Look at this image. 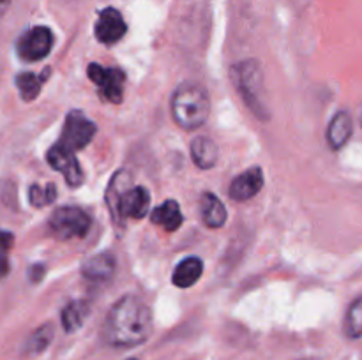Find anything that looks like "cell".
<instances>
[{
	"label": "cell",
	"instance_id": "1",
	"mask_svg": "<svg viewBox=\"0 0 362 360\" xmlns=\"http://www.w3.org/2000/svg\"><path fill=\"white\" fill-rule=\"evenodd\" d=\"M152 334L151 307L134 295L117 300L103 325V339L113 348L144 344Z\"/></svg>",
	"mask_w": 362,
	"mask_h": 360
},
{
	"label": "cell",
	"instance_id": "2",
	"mask_svg": "<svg viewBox=\"0 0 362 360\" xmlns=\"http://www.w3.org/2000/svg\"><path fill=\"white\" fill-rule=\"evenodd\" d=\"M211 112V101L204 87L197 83H184L172 97L173 120L182 129L193 131L205 124Z\"/></svg>",
	"mask_w": 362,
	"mask_h": 360
},
{
	"label": "cell",
	"instance_id": "3",
	"mask_svg": "<svg viewBox=\"0 0 362 360\" xmlns=\"http://www.w3.org/2000/svg\"><path fill=\"white\" fill-rule=\"evenodd\" d=\"M48 224L59 239H81L88 233L90 217L78 207H60L49 215Z\"/></svg>",
	"mask_w": 362,
	"mask_h": 360
},
{
	"label": "cell",
	"instance_id": "4",
	"mask_svg": "<svg viewBox=\"0 0 362 360\" xmlns=\"http://www.w3.org/2000/svg\"><path fill=\"white\" fill-rule=\"evenodd\" d=\"M98 127L94 126L92 120H88L78 109L69 112V115L66 116V124H64L62 136H60V143L66 145L71 150H80L85 148L94 138Z\"/></svg>",
	"mask_w": 362,
	"mask_h": 360
},
{
	"label": "cell",
	"instance_id": "5",
	"mask_svg": "<svg viewBox=\"0 0 362 360\" xmlns=\"http://www.w3.org/2000/svg\"><path fill=\"white\" fill-rule=\"evenodd\" d=\"M88 78L98 85L103 97L110 102L119 104L124 95V83H126V74L117 67H103L99 64H90L87 71Z\"/></svg>",
	"mask_w": 362,
	"mask_h": 360
},
{
	"label": "cell",
	"instance_id": "6",
	"mask_svg": "<svg viewBox=\"0 0 362 360\" xmlns=\"http://www.w3.org/2000/svg\"><path fill=\"white\" fill-rule=\"evenodd\" d=\"M53 48V34L48 27H34L18 39V55L27 62L45 59Z\"/></svg>",
	"mask_w": 362,
	"mask_h": 360
},
{
	"label": "cell",
	"instance_id": "7",
	"mask_svg": "<svg viewBox=\"0 0 362 360\" xmlns=\"http://www.w3.org/2000/svg\"><path fill=\"white\" fill-rule=\"evenodd\" d=\"M46 161L52 166L53 169L60 172L66 179V182L71 187H78L83 182V172L80 168V162H78L74 150L67 148L66 145L57 143L46 154Z\"/></svg>",
	"mask_w": 362,
	"mask_h": 360
},
{
	"label": "cell",
	"instance_id": "8",
	"mask_svg": "<svg viewBox=\"0 0 362 360\" xmlns=\"http://www.w3.org/2000/svg\"><path fill=\"white\" fill-rule=\"evenodd\" d=\"M237 83H239V90L243 92L244 99L247 104L253 108V112H260L264 109V95H262V73L255 62H244L237 66Z\"/></svg>",
	"mask_w": 362,
	"mask_h": 360
},
{
	"label": "cell",
	"instance_id": "9",
	"mask_svg": "<svg viewBox=\"0 0 362 360\" xmlns=\"http://www.w3.org/2000/svg\"><path fill=\"white\" fill-rule=\"evenodd\" d=\"M95 39L103 44H115L126 35L127 25L124 21L122 14L115 7H106L99 13L98 21H95Z\"/></svg>",
	"mask_w": 362,
	"mask_h": 360
},
{
	"label": "cell",
	"instance_id": "10",
	"mask_svg": "<svg viewBox=\"0 0 362 360\" xmlns=\"http://www.w3.org/2000/svg\"><path fill=\"white\" fill-rule=\"evenodd\" d=\"M264 187V172L258 166L246 169L244 173L237 175L230 184V198L235 201H246L251 200L260 193Z\"/></svg>",
	"mask_w": 362,
	"mask_h": 360
},
{
	"label": "cell",
	"instance_id": "11",
	"mask_svg": "<svg viewBox=\"0 0 362 360\" xmlns=\"http://www.w3.org/2000/svg\"><path fill=\"white\" fill-rule=\"evenodd\" d=\"M151 208V194L145 187H131L120 201V217L141 219Z\"/></svg>",
	"mask_w": 362,
	"mask_h": 360
},
{
	"label": "cell",
	"instance_id": "12",
	"mask_svg": "<svg viewBox=\"0 0 362 360\" xmlns=\"http://www.w3.org/2000/svg\"><path fill=\"white\" fill-rule=\"evenodd\" d=\"M81 274L88 281H108L115 274V256L112 253H101L88 258L83 263V267H81Z\"/></svg>",
	"mask_w": 362,
	"mask_h": 360
},
{
	"label": "cell",
	"instance_id": "13",
	"mask_svg": "<svg viewBox=\"0 0 362 360\" xmlns=\"http://www.w3.org/2000/svg\"><path fill=\"white\" fill-rule=\"evenodd\" d=\"M354 131V124H352V116H350L349 112H339L336 113L334 119L331 120L327 129V141L329 147L338 150L341 148L346 141L350 140Z\"/></svg>",
	"mask_w": 362,
	"mask_h": 360
},
{
	"label": "cell",
	"instance_id": "14",
	"mask_svg": "<svg viewBox=\"0 0 362 360\" xmlns=\"http://www.w3.org/2000/svg\"><path fill=\"white\" fill-rule=\"evenodd\" d=\"M151 219L154 224L163 226L166 232H175V229H179L180 224L184 222V215L182 212H180L179 203L173 200H168L165 201V203L159 205V207H156L154 210H152Z\"/></svg>",
	"mask_w": 362,
	"mask_h": 360
},
{
	"label": "cell",
	"instance_id": "15",
	"mask_svg": "<svg viewBox=\"0 0 362 360\" xmlns=\"http://www.w3.org/2000/svg\"><path fill=\"white\" fill-rule=\"evenodd\" d=\"M191 157H193L194 164L202 169L214 168L218 162L219 150L218 145L207 136H200L191 143Z\"/></svg>",
	"mask_w": 362,
	"mask_h": 360
},
{
	"label": "cell",
	"instance_id": "16",
	"mask_svg": "<svg viewBox=\"0 0 362 360\" xmlns=\"http://www.w3.org/2000/svg\"><path fill=\"white\" fill-rule=\"evenodd\" d=\"M200 212L205 226L209 228H221L226 221V208L216 194L205 193L200 198Z\"/></svg>",
	"mask_w": 362,
	"mask_h": 360
},
{
	"label": "cell",
	"instance_id": "17",
	"mask_svg": "<svg viewBox=\"0 0 362 360\" xmlns=\"http://www.w3.org/2000/svg\"><path fill=\"white\" fill-rule=\"evenodd\" d=\"M131 189V175L127 172H119L110 182L108 191H106V201L112 210V215L115 221H120V201L124 194Z\"/></svg>",
	"mask_w": 362,
	"mask_h": 360
},
{
	"label": "cell",
	"instance_id": "18",
	"mask_svg": "<svg viewBox=\"0 0 362 360\" xmlns=\"http://www.w3.org/2000/svg\"><path fill=\"white\" fill-rule=\"evenodd\" d=\"M202 272H204V263H202L200 258H186L173 270V284L179 286V288H189L202 277Z\"/></svg>",
	"mask_w": 362,
	"mask_h": 360
},
{
	"label": "cell",
	"instance_id": "19",
	"mask_svg": "<svg viewBox=\"0 0 362 360\" xmlns=\"http://www.w3.org/2000/svg\"><path fill=\"white\" fill-rule=\"evenodd\" d=\"M90 313V304L85 300H73L62 311V327L66 332H76Z\"/></svg>",
	"mask_w": 362,
	"mask_h": 360
},
{
	"label": "cell",
	"instance_id": "20",
	"mask_svg": "<svg viewBox=\"0 0 362 360\" xmlns=\"http://www.w3.org/2000/svg\"><path fill=\"white\" fill-rule=\"evenodd\" d=\"M52 339H53V327L49 323L42 325V327H39L37 330L27 339V342H25L23 346V352L30 356L39 355V353H42L46 348H48Z\"/></svg>",
	"mask_w": 362,
	"mask_h": 360
},
{
	"label": "cell",
	"instance_id": "21",
	"mask_svg": "<svg viewBox=\"0 0 362 360\" xmlns=\"http://www.w3.org/2000/svg\"><path fill=\"white\" fill-rule=\"evenodd\" d=\"M42 83H45V76H37L34 73H21L16 76L18 90L25 101H32V99L37 97Z\"/></svg>",
	"mask_w": 362,
	"mask_h": 360
},
{
	"label": "cell",
	"instance_id": "22",
	"mask_svg": "<svg viewBox=\"0 0 362 360\" xmlns=\"http://www.w3.org/2000/svg\"><path fill=\"white\" fill-rule=\"evenodd\" d=\"M345 334L350 339L362 337V295L350 306L345 318Z\"/></svg>",
	"mask_w": 362,
	"mask_h": 360
},
{
	"label": "cell",
	"instance_id": "23",
	"mask_svg": "<svg viewBox=\"0 0 362 360\" xmlns=\"http://www.w3.org/2000/svg\"><path fill=\"white\" fill-rule=\"evenodd\" d=\"M57 198V187L55 184H48V186H34L28 189V200H30L32 207H46V205L53 203Z\"/></svg>",
	"mask_w": 362,
	"mask_h": 360
},
{
	"label": "cell",
	"instance_id": "24",
	"mask_svg": "<svg viewBox=\"0 0 362 360\" xmlns=\"http://www.w3.org/2000/svg\"><path fill=\"white\" fill-rule=\"evenodd\" d=\"M41 274H45V267H41V265H34L30 270V277L34 279V281H39Z\"/></svg>",
	"mask_w": 362,
	"mask_h": 360
},
{
	"label": "cell",
	"instance_id": "25",
	"mask_svg": "<svg viewBox=\"0 0 362 360\" xmlns=\"http://www.w3.org/2000/svg\"><path fill=\"white\" fill-rule=\"evenodd\" d=\"M9 2H11V0H2V7H4V11L7 9V6H9Z\"/></svg>",
	"mask_w": 362,
	"mask_h": 360
},
{
	"label": "cell",
	"instance_id": "26",
	"mask_svg": "<svg viewBox=\"0 0 362 360\" xmlns=\"http://www.w3.org/2000/svg\"><path fill=\"white\" fill-rule=\"evenodd\" d=\"M131 360H136V359H131Z\"/></svg>",
	"mask_w": 362,
	"mask_h": 360
}]
</instances>
